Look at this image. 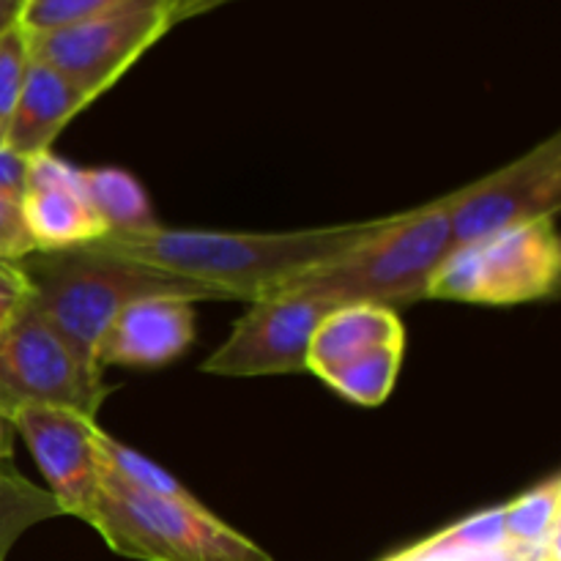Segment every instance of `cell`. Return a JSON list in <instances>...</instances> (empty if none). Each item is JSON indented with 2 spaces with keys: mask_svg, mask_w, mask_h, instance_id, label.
Wrapping results in <instances>:
<instances>
[{
  "mask_svg": "<svg viewBox=\"0 0 561 561\" xmlns=\"http://www.w3.org/2000/svg\"><path fill=\"white\" fill-rule=\"evenodd\" d=\"M387 217L327 225L288 233H225V230L157 228L110 233L91 247L157 272L211 288L233 301H257L277 294L301 274L327 266L370 239Z\"/></svg>",
  "mask_w": 561,
  "mask_h": 561,
  "instance_id": "cell-1",
  "label": "cell"
},
{
  "mask_svg": "<svg viewBox=\"0 0 561 561\" xmlns=\"http://www.w3.org/2000/svg\"><path fill=\"white\" fill-rule=\"evenodd\" d=\"M27 64H31V44L25 27H9L0 36V142H5V129L20 99Z\"/></svg>",
  "mask_w": 561,
  "mask_h": 561,
  "instance_id": "cell-22",
  "label": "cell"
},
{
  "mask_svg": "<svg viewBox=\"0 0 561 561\" xmlns=\"http://www.w3.org/2000/svg\"><path fill=\"white\" fill-rule=\"evenodd\" d=\"M5 416L0 414V466H3V460L9 458V431H5Z\"/></svg>",
  "mask_w": 561,
  "mask_h": 561,
  "instance_id": "cell-28",
  "label": "cell"
},
{
  "mask_svg": "<svg viewBox=\"0 0 561 561\" xmlns=\"http://www.w3.org/2000/svg\"><path fill=\"white\" fill-rule=\"evenodd\" d=\"M383 343H405L403 321L381 305H343L316 329L307 351V370L321 376L329 367Z\"/></svg>",
  "mask_w": 561,
  "mask_h": 561,
  "instance_id": "cell-14",
  "label": "cell"
},
{
  "mask_svg": "<svg viewBox=\"0 0 561 561\" xmlns=\"http://www.w3.org/2000/svg\"><path fill=\"white\" fill-rule=\"evenodd\" d=\"M96 453H99L102 474L124 482L126 488H135V491L153 493V496H168V499L192 496V493L186 491V488L181 485L170 471H164L162 466H157L151 458L137 453V449L115 442V438L107 436L102 427H99L96 433Z\"/></svg>",
  "mask_w": 561,
  "mask_h": 561,
  "instance_id": "cell-19",
  "label": "cell"
},
{
  "mask_svg": "<svg viewBox=\"0 0 561 561\" xmlns=\"http://www.w3.org/2000/svg\"><path fill=\"white\" fill-rule=\"evenodd\" d=\"M66 515L55 496L44 488H36L20 474L0 471V561H5L14 542L49 518Z\"/></svg>",
  "mask_w": 561,
  "mask_h": 561,
  "instance_id": "cell-18",
  "label": "cell"
},
{
  "mask_svg": "<svg viewBox=\"0 0 561 561\" xmlns=\"http://www.w3.org/2000/svg\"><path fill=\"white\" fill-rule=\"evenodd\" d=\"M126 3L129 0H27L20 25L27 33L58 31V27H69L107 14V11L121 9Z\"/></svg>",
  "mask_w": 561,
  "mask_h": 561,
  "instance_id": "cell-21",
  "label": "cell"
},
{
  "mask_svg": "<svg viewBox=\"0 0 561 561\" xmlns=\"http://www.w3.org/2000/svg\"><path fill=\"white\" fill-rule=\"evenodd\" d=\"M27 0H0V36H3L9 27L20 25L22 9H25Z\"/></svg>",
  "mask_w": 561,
  "mask_h": 561,
  "instance_id": "cell-26",
  "label": "cell"
},
{
  "mask_svg": "<svg viewBox=\"0 0 561 561\" xmlns=\"http://www.w3.org/2000/svg\"><path fill=\"white\" fill-rule=\"evenodd\" d=\"M93 99H96L93 93L71 82L69 77L31 58L20 99L5 129V146L27 159L49 151L66 124L80 115Z\"/></svg>",
  "mask_w": 561,
  "mask_h": 561,
  "instance_id": "cell-13",
  "label": "cell"
},
{
  "mask_svg": "<svg viewBox=\"0 0 561 561\" xmlns=\"http://www.w3.org/2000/svg\"><path fill=\"white\" fill-rule=\"evenodd\" d=\"M561 250L553 217L531 219L447 252L427 283V299L510 307L557 290Z\"/></svg>",
  "mask_w": 561,
  "mask_h": 561,
  "instance_id": "cell-5",
  "label": "cell"
},
{
  "mask_svg": "<svg viewBox=\"0 0 561 561\" xmlns=\"http://www.w3.org/2000/svg\"><path fill=\"white\" fill-rule=\"evenodd\" d=\"M33 288L20 263L0 261V329L14 321L16 312L31 301Z\"/></svg>",
  "mask_w": 561,
  "mask_h": 561,
  "instance_id": "cell-24",
  "label": "cell"
},
{
  "mask_svg": "<svg viewBox=\"0 0 561 561\" xmlns=\"http://www.w3.org/2000/svg\"><path fill=\"white\" fill-rule=\"evenodd\" d=\"M181 0H129L121 9L58 31L27 33L31 58L60 71L93 96L115 85L168 33Z\"/></svg>",
  "mask_w": 561,
  "mask_h": 561,
  "instance_id": "cell-7",
  "label": "cell"
},
{
  "mask_svg": "<svg viewBox=\"0 0 561 561\" xmlns=\"http://www.w3.org/2000/svg\"><path fill=\"white\" fill-rule=\"evenodd\" d=\"M561 208V137L551 135L515 162L460 186L453 211V247L499 230L557 217Z\"/></svg>",
  "mask_w": 561,
  "mask_h": 561,
  "instance_id": "cell-9",
  "label": "cell"
},
{
  "mask_svg": "<svg viewBox=\"0 0 561 561\" xmlns=\"http://www.w3.org/2000/svg\"><path fill=\"white\" fill-rule=\"evenodd\" d=\"M22 214L36 252H60L104 239L107 228L82 192V168L53 151L27 159Z\"/></svg>",
  "mask_w": 561,
  "mask_h": 561,
  "instance_id": "cell-11",
  "label": "cell"
},
{
  "mask_svg": "<svg viewBox=\"0 0 561 561\" xmlns=\"http://www.w3.org/2000/svg\"><path fill=\"white\" fill-rule=\"evenodd\" d=\"M510 546L513 542L507 540V531H504L502 507L482 510V513L469 515L438 535L416 542V548L427 553H493Z\"/></svg>",
  "mask_w": 561,
  "mask_h": 561,
  "instance_id": "cell-20",
  "label": "cell"
},
{
  "mask_svg": "<svg viewBox=\"0 0 561 561\" xmlns=\"http://www.w3.org/2000/svg\"><path fill=\"white\" fill-rule=\"evenodd\" d=\"M222 3H228V0H190V3H184L179 9V16H175V22L184 20V16L201 14V11H208V9H214V5H222Z\"/></svg>",
  "mask_w": 561,
  "mask_h": 561,
  "instance_id": "cell-27",
  "label": "cell"
},
{
  "mask_svg": "<svg viewBox=\"0 0 561 561\" xmlns=\"http://www.w3.org/2000/svg\"><path fill=\"white\" fill-rule=\"evenodd\" d=\"M27 184V157L0 142V192L22 201Z\"/></svg>",
  "mask_w": 561,
  "mask_h": 561,
  "instance_id": "cell-25",
  "label": "cell"
},
{
  "mask_svg": "<svg viewBox=\"0 0 561 561\" xmlns=\"http://www.w3.org/2000/svg\"><path fill=\"white\" fill-rule=\"evenodd\" d=\"M460 190L438 201L392 214L387 222L327 266L301 274L285 288L327 296L334 305H416L427 299V283L453 250V211ZM283 288V290H285Z\"/></svg>",
  "mask_w": 561,
  "mask_h": 561,
  "instance_id": "cell-3",
  "label": "cell"
},
{
  "mask_svg": "<svg viewBox=\"0 0 561 561\" xmlns=\"http://www.w3.org/2000/svg\"><path fill=\"white\" fill-rule=\"evenodd\" d=\"M82 192L110 233H142L157 228V214L146 190L121 168H82Z\"/></svg>",
  "mask_w": 561,
  "mask_h": 561,
  "instance_id": "cell-15",
  "label": "cell"
},
{
  "mask_svg": "<svg viewBox=\"0 0 561 561\" xmlns=\"http://www.w3.org/2000/svg\"><path fill=\"white\" fill-rule=\"evenodd\" d=\"M104 370L82 359L27 301L0 329V414L20 409H69L93 416L107 400Z\"/></svg>",
  "mask_w": 561,
  "mask_h": 561,
  "instance_id": "cell-6",
  "label": "cell"
},
{
  "mask_svg": "<svg viewBox=\"0 0 561 561\" xmlns=\"http://www.w3.org/2000/svg\"><path fill=\"white\" fill-rule=\"evenodd\" d=\"M195 340V305L179 296L131 301L113 318L96 345L99 367H162Z\"/></svg>",
  "mask_w": 561,
  "mask_h": 561,
  "instance_id": "cell-12",
  "label": "cell"
},
{
  "mask_svg": "<svg viewBox=\"0 0 561 561\" xmlns=\"http://www.w3.org/2000/svg\"><path fill=\"white\" fill-rule=\"evenodd\" d=\"M85 524L118 557L137 561H274L195 496H153L107 474H102Z\"/></svg>",
  "mask_w": 561,
  "mask_h": 561,
  "instance_id": "cell-4",
  "label": "cell"
},
{
  "mask_svg": "<svg viewBox=\"0 0 561 561\" xmlns=\"http://www.w3.org/2000/svg\"><path fill=\"white\" fill-rule=\"evenodd\" d=\"M403 348L405 343L376 345V348L362 351V354L329 367L318 378L351 403L381 405L392 394L394 381H398Z\"/></svg>",
  "mask_w": 561,
  "mask_h": 561,
  "instance_id": "cell-16",
  "label": "cell"
},
{
  "mask_svg": "<svg viewBox=\"0 0 561 561\" xmlns=\"http://www.w3.org/2000/svg\"><path fill=\"white\" fill-rule=\"evenodd\" d=\"M559 510H561V482L551 477L542 485L520 493L502 507L504 531L513 546H546L559 540Z\"/></svg>",
  "mask_w": 561,
  "mask_h": 561,
  "instance_id": "cell-17",
  "label": "cell"
},
{
  "mask_svg": "<svg viewBox=\"0 0 561 561\" xmlns=\"http://www.w3.org/2000/svg\"><path fill=\"white\" fill-rule=\"evenodd\" d=\"M184 3H190V0H181V5H184ZM181 5H179V9H181Z\"/></svg>",
  "mask_w": 561,
  "mask_h": 561,
  "instance_id": "cell-29",
  "label": "cell"
},
{
  "mask_svg": "<svg viewBox=\"0 0 561 561\" xmlns=\"http://www.w3.org/2000/svg\"><path fill=\"white\" fill-rule=\"evenodd\" d=\"M33 252H36V244L25 225L22 201L0 192V261L20 263Z\"/></svg>",
  "mask_w": 561,
  "mask_h": 561,
  "instance_id": "cell-23",
  "label": "cell"
},
{
  "mask_svg": "<svg viewBox=\"0 0 561 561\" xmlns=\"http://www.w3.org/2000/svg\"><path fill=\"white\" fill-rule=\"evenodd\" d=\"M9 425L27 444L60 510L85 520L102 482L96 420L69 409H20Z\"/></svg>",
  "mask_w": 561,
  "mask_h": 561,
  "instance_id": "cell-10",
  "label": "cell"
},
{
  "mask_svg": "<svg viewBox=\"0 0 561 561\" xmlns=\"http://www.w3.org/2000/svg\"><path fill=\"white\" fill-rule=\"evenodd\" d=\"M20 266L31 279L33 307L82 359L96 367V345L104 329L131 301L148 296H179L192 305L228 301L222 294L192 279L107 255L91 244L60 252H33L20 261Z\"/></svg>",
  "mask_w": 561,
  "mask_h": 561,
  "instance_id": "cell-2",
  "label": "cell"
},
{
  "mask_svg": "<svg viewBox=\"0 0 561 561\" xmlns=\"http://www.w3.org/2000/svg\"><path fill=\"white\" fill-rule=\"evenodd\" d=\"M337 307L327 296L299 288L252 301L228 340L203 362V370L233 378L305 373L312 334Z\"/></svg>",
  "mask_w": 561,
  "mask_h": 561,
  "instance_id": "cell-8",
  "label": "cell"
}]
</instances>
